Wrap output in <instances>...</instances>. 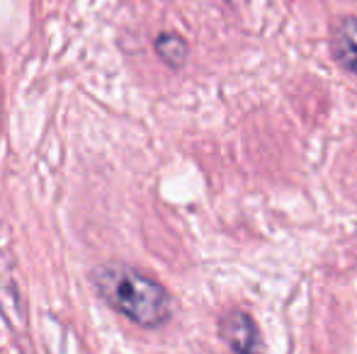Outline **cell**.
Instances as JSON below:
<instances>
[{
	"label": "cell",
	"mask_w": 357,
	"mask_h": 354,
	"mask_svg": "<svg viewBox=\"0 0 357 354\" xmlns=\"http://www.w3.org/2000/svg\"><path fill=\"white\" fill-rule=\"evenodd\" d=\"M155 51H158V56L163 58L170 68H180L188 61L190 49H188V42H185L183 37H178V34H160V37L155 39Z\"/></svg>",
	"instance_id": "277c9868"
},
{
	"label": "cell",
	"mask_w": 357,
	"mask_h": 354,
	"mask_svg": "<svg viewBox=\"0 0 357 354\" xmlns=\"http://www.w3.org/2000/svg\"><path fill=\"white\" fill-rule=\"evenodd\" d=\"M219 332L224 342L236 354H263V337L255 321L245 311H231L219 321Z\"/></svg>",
	"instance_id": "7a4b0ae2"
},
{
	"label": "cell",
	"mask_w": 357,
	"mask_h": 354,
	"mask_svg": "<svg viewBox=\"0 0 357 354\" xmlns=\"http://www.w3.org/2000/svg\"><path fill=\"white\" fill-rule=\"evenodd\" d=\"M93 284L98 293L142 328H160L173 316V298L149 274L127 265H102L95 269Z\"/></svg>",
	"instance_id": "6da1fadb"
},
{
	"label": "cell",
	"mask_w": 357,
	"mask_h": 354,
	"mask_svg": "<svg viewBox=\"0 0 357 354\" xmlns=\"http://www.w3.org/2000/svg\"><path fill=\"white\" fill-rule=\"evenodd\" d=\"M331 54L343 71L357 76V17L343 15L331 27Z\"/></svg>",
	"instance_id": "3957f363"
}]
</instances>
